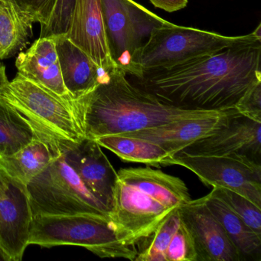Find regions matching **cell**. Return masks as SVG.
<instances>
[{
	"instance_id": "cell-28",
	"label": "cell",
	"mask_w": 261,
	"mask_h": 261,
	"mask_svg": "<svg viewBox=\"0 0 261 261\" xmlns=\"http://www.w3.org/2000/svg\"><path fill=\"white\" fill-rule=\"evenodd\" d=\"M151 4L168 13H174L187 7L188 0H149Z\"/></svg>"
},
{
	"instance_id": "cell-17",
	"label": "cell",
	"mask_w": 261,
	"mask_h": 261,
	"mask_svg": "<svg viewBox=\"0 0 261 261\" xmlns=\"http://www.w3.org/2000/svg\"><path fill=\"white\" fill-rule=\"evenodd\" d=\"M18 74L53 91L70 99L61 72L54 37H40L16 60Z\"/></svg>"
},
{
	"instance_id": "cell-13",
	"label": "cell",
	"mask_w": 261,
	"mask_h": 261,
	"mask_svg": "<svg viewBox=\"0 0 261 261\" xmlns=\"http://www.w3.org/2000/svg\"><path fill=\"white\" fill-rule=\"evenodd\" d=\"M192 155H244L260 163L261 123L237 111L226 126L182 150Z\"/></svg>"
},
{
	"instance_id": "cell-8",
	"label": "cell",
	"mask_w": 261,
	"mask_h": 261,
	"mask_svg": "<svg viewBox=\"0 0 261 261\" xmlns=\"http://www.w3.org/2000/svg\"><path fill=\"white\" fill-rule=\"evenodd\" d=\"M111 57L128 76L139 77L137 59L154 29L166 22L134 0H101Z\"/></svg>"
},
{
	"instance_id": "cell-14",
	"label": "cell",
	"mask_w": 261,
	"mask_h": 261,
	"mask_svg": "<svg viewBox=\"0 0 261 261\" xmlns=\"http://www.w3.org/2000/svg\"><path fill=\"white\" fill-rule=\"evenodd\" d=\"M235 112L237 110L233 108L215 115L186 119L117 135L137 137L152 142L174 156L195 142L208 137L224 127Z\"/></svg>"
},
{
	"instance_id": "cell-24",
	"label": "cell",
	"mask_w": 261,
	"mask_h": 261,
	"mask_svg": "<svg viewBox=\"0 0 261 261\" xmlns=\"http://www.w3.org/2000/svg\"><path fill=\"white\" fill-rule=\"evenodd\" d=\"M74 4L75 0H49L38 19L41 25L40 37L66 34Z\"/></svg>"
},
{
	"instance_id": "cell-22",
	"label": "cell",
	"mask_w": 261,
	"mask_h": 261,
	"mask_svg": "<svg viewBox=\"0 0 261 261\" xmlns=\"http://www.w3.org/2000/svg\"><path fill=\"white\" fill-rule=\"evenodd\" d=\"M33 22L7 0H0V60L9 59L27 47Z\"/></svg>"
},
{
	"instance_id": "cell-16",
	"label": "cell",
	"mask_w": 261,
	"mask_h": 261,
	"mask_svg": "<svg viewBox=\"0 0 261 261\" xmlns=\"http://www.w3.org/2000/svg\"><path fill=\"white\" fill-rule=\"evenodd\" d=\"M178 208L169 214L153 233L143 240L145 243L137 252L136 261H198L193 237Z\"/></svg>"
},
{
	"instance_id": "cell-5",
	"label": "cell",
	"mask_w": 261,
	"mask_h": 261,
	"mask_svg": "<svg viewBox=\"0 0 261 261\" xmlns=\"http://www.w3.org/2000/svg\"><path fill=\"white\" fill-rule=\"evenodd\" d=\"M0 97L30 123L38 138L59 152L62 142L85 138L74 115L72 100L61 97L18 73L0 91Z\"/></svg>"
},
{
	"instance_id": "cell-23",
	"label": "cell",
	"mask_w": 261,
	"mask_h": 261,
	"mask_svg": "<svg viewBox=\"0 0 261 261\" xmlns=\"http://www.w3.org/2000/svg\"><path fill=\"white\" fill-rule=\"evenodd\" d=\"M36 137L30 123L0 97V156L15 153Z\"/></svg>"
},
{
	"instance_id": "cell-21",
	"label": "cell",
	"mask_w": 261,
	"mask_h": 261,
	"mask_svg": "<svg viewBox=\"0 0 261 261\" xmlns=\"http://www.w3.org/2000/svg\"><path fill=\"white\" fill-rule=\"evenodd\" d=\"M95 140L101 147L114 152L123 161L157 168L173 165L172 155L159 145L143 139L108 135Z\"/></svg>"
},
{
	"instance_id": "cell-30",
	"label": "cell",
	"mask_w": 261,
	"mask_h": 261,
	"mask_svg": "<svg viewBox=\"0 0 261 261\" xmlns=\"http://www.w3.org/2000/svg\"><path fill=\"white\" fill-rule=\"evenodd\" d=\"M0 260H4L7 261V257H6L5 255H4V252L1 250L0 249Z\"/></svg>"
},
{
	"instance_id": "cell-12",
	"label": "cell",
	"mask_w": 261,
	"mask_h": 261,
	"mask_svg": "<svg viewBox=\"0 0 261 261\" xmlns=\"http://www.w3.org/2000/svg\"><path fill=\"white\" fill-rule=\"evenodd\" d=\"M178 211L193 237L198 261L242 260L239 250L207 208L204 197L191 200Z\"/></svg>"
},
{
	"instance_id": "cell-15",
	"label": "cell",
	"mask_w": 261,
	"mask_h": 261,
	"mask_svg": "<svg viewBox=\"0 0 261 261\" xmlns=\"http://www.w3.org/2000/svg\"><path fill=\"white\" fill-rule=\"evenodd\" d=\"M65 36L102 69L108 71L117 66L108 45L101 0H75Z\"/></svg>"
},
{
	"instance_id": "cell-11",
	"label": "cell",
	"mask_w": 261,
	"mask_h": 261,
	"mask_svg": "<svg viewBox=\"0 0 261 261\" xmlns=\"http://www.w3.org/2000/svg\"><path fill=\"white\" fill-rule=\"evenodd\" d=\"M59 151L88 189L111 209L117 172L98 143L87 137L77 142L63 141Z\"/></svg>"
},
{
	"instance_id": "cell-29",
	"label": "cell",
	"mask_w": 261,
	"mask_h": 261,
	"mask_svg": "<svg viewBox=\"0 0 261 261\" xmlns=\"http://www.w3.org/2000/svg\"><path fill=\"white\" fill-rule=\"evenodd\" d=\"M8 77L7 75L6 67L4 64L0 63V91L4 88V87L8 83Z\"/></svg>"
},
{
	"instance_id": "cell-27",
	"label": "cell",
	"mask_w": 261,
	"mask_h": 261,
	"mask_svg": "<svg viewBox=\"0 0 261 261\" xmlns=\"http://www.w3.org/2000/svg\"><path fill=\"white\" fill-rule=\"evenodd\" d=\"M15 6L21 13L31 19L33 23L37 22L40 13L49 0H7Z\"/></svg>"
},
{
	"instance_id": "cell-4",
	"label": "cell",
	"mask_w": 261,
	"mask_h": 261,
	"mask_svg": "<svg viewBox=\"0 0 261 261\" xmlns=\"http://www.w3.org/2000/svg\"><path fill=\"white\" fill-rule=\"evenodd\" d=\"M30 244L42 247L74 245L101 258L135 260L137 250L117 236L109 217L97 214L33 215Z\"/></svg>"
},
{
	"instance_id": "cell-26",
	"label": "cell",
	"mask_w": 261,
	"mask_h": 261,
	"mask_svg": "<svg viewBox=\"0 0 261 261\" xmlns=\"http://www.w3.org/2000/svg\"><path fill=\"white\" fill-rule=\"evenodd\" d=\"M235 109L244 117L261 123V80L245 91L235 105Z\"/></svg>"
},
{
	"instance_id": "cell-9",
	"label": "cell",
	"mask_w": 261,
	"mask_h": 261,
	"mask_svg": "<svg viewBox=\"0 0 261 261\" xmlns=\"http://www.w3.org/2000/svg\"><path fill=\"white\" fill-rule=\"evenodd\" d=\"M173 165L192 171L205 186L233 191L261 207V164L246 155H192L181 151L174 155Z\"/></svg>"
},
{
	"instance_id": "cell-2",
	"label": "cell",
	"mask_w": 261,
	"mask_h": 261,
	"mask_svg": "<svg viewBox=\"0 0 261 261\" xmlns=\"http://www.w3.org/2000/svg\"><path fill=\"white\" fill-rule=\"evenodd\" d=\"M72 105L84 136L94 140L224 111L186 109L166 103L129 80L117 66L107 71L93 91L72 100Z\"/></svg>"
},
{
	"instance_id": "cell-18",
	"label": "cell",
	"mask_w": 261,
	"mask_h": 261,
	"mask_svg": "<svg viewBox=\"0 0 261 261\" xmlns=\"http://www.w3.org/2000/svg\"><path fill=\"white\" fill-rule=\"evenodd\" d=\"M54 38L64 85L71 100H75L93 91L107 71L65 35Z\"/></svg>"
},
{
	"instance_id": "cell-10",
	"label": "cell",
	"mask_w": 261,
	"mask_h": 261,
	"mask_svg": "<svg viewBox=\"0 0 261 261\" xmlns=\"http://www.w3.org/2000/svg\"><path fill=\"white\" fill-rule=\"evenodd\" d=\"M33 218L27 186L0 168V249L7 261L22 260Z\"/></svg>"
},
{
	"instance_id": "cell-19",
	"label": "cell",
	"mask_w": 261,
	"mask_h": 261,
	"mask_svg": "<svg viewBox=\"0 0 261 261\" xmlns=\"http://www.w3.org/2000/svg\"><path fill=\"white\" fill-rule=\"evenodd\" d=\"M60 153L51 145L36 137L15 153L0 156V168L27 186Z\"/></svg>"
},
{
	"instance_id": "cell-20",
	"label": "cell",
	"mask_w": 261,
	"mask_h": 261,
	"mask_svg": "<svg viewBox=\"0 0 261 261\" xmlns=\"http://www.w3.org/2000/svg\"><path fill=\"white\" fill-rule=\"evenodd\" d=\"M204 202L221 223L241 256L260 259L261 235L256 233L213 191L204 196Z\"/></svg>"
},
{
	"instance_id": "cell-7",
	"label": "cell",
	"mask_w": 261,
	"mask_h": 261,
	"mask_svg": "<svg viewBox=\"0 0 261 261\" xmlns=\"http://www.w3.org/2000/svg\"><path fill=\"white\" fill-rule=\"evenodd\" d=\"M27 188L33 215L90 213L109 217L111 212L84 184L62 152Z\"/></svg>"
},
{
	"instance_id": "cell-6",
	"label": "cell",
	"mask_w": 261,
	"mask_h": 261,
	"mask_svg": "<svg viewBox=\"0 0 261 261\" xmlns=\"http://www.w3.org/2000/svg\"><path fill=\"white\" fill-rule=\"evenodd\" d=\"M250 40L261 41L260 23L250 34L226 36L166 21L154 29L142 48L137 59L139 77L135 79Z\"/></svg>"
},
{
	"instance_id": "cell-1",
	"label": "cell",
	"mask_w": 261,
	"mask_h": 261,
	"mask_svg": "<svg viewBox=\"0 0 261 261\" xmlns=\"http://www.w3.org/2000/svg\"><path fill=\"white\" fill-rule=\"evenodd\" d=\"M261 80V41L250 40L167 69L145 74L135 83L163 101L207 111L235 108Z\"/></svg>"
},
{
	"instance_id": "cell-3",
	"label": "cell",
	"mask_w": 261,
	"mask_h": 261,
	"mask_svg": "<svg viewBox=\"0 0 261 261\" xmlns=\"http://www.w3.org/2000/svg\"><path fill=\"white\" fill-rule=\"evenodd\" d=\"M186 183L151 166L117 172L109 218L122 242L136 246L174 211L191 201Z\"/></svg>"
},
{
	"instance_id": "cell-25",
	"label": "cell",
	"mask_w": 261,
	"mask_h": 261,
	"mask_svg": "<svg viewBox=\"0 0 261 261\" xmlns=\"http://www.w3.org/2000/svg\"><path fill=\"white\" fill-rule=\"evenodd\" d=\"M214 193L222 199L248 227L261 235V207L233 191L212 188Z\"/></svg>"
}]
</instances>
